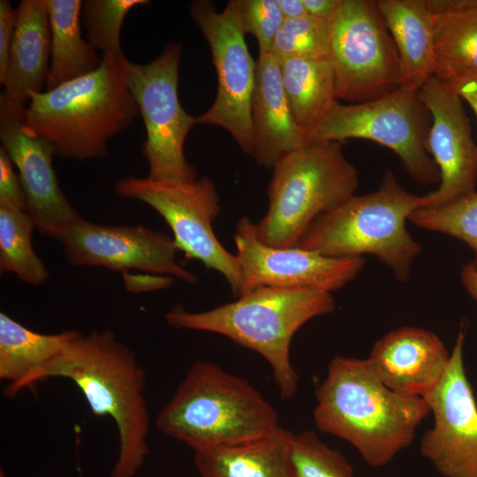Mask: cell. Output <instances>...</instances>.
<instances>
[{
    "label": "cell",
    "instance_id": "obj_1",
    "mask_svg": "<svg viewBox=\"0 0 477 477\" xmlns=\"http://www.w3.org/2000/svg\"><path fill=\"white\" fill-rule=\"evenodd\" d=\"M49 378L72 381L91 411L110 417L118 452L110 477H134L149 452L146 374L131 351L110 329L80 335L57 357L31 375L18 392Z\"/></svg>",
    "mask_w": 477,
    "mask_h": 477
},
{
    "label": "cell",
    "instance_id": "obj_2",
    "mask_svg": "<svg viewBox=\"0 0 477 477\" xmlns=\"http://www.w3.org/2000/svg\"><path fill=\"white\" fill-rule=\"evenodd\" d=\"M315 398L316 428L347 441L372 467L385 466L408 447L430 413L423 397L388 388L367 359H332Z\"/></svg>",
    "mask_w": 477,
    "mask_h": 477
},
{
    "label": "cell",
    "instance_id": "obj_3",
    "mask_svg": "<svg viewBox=\"0 0 477 477\" xmlns=\"http://www.w3.org/2000/svg\"><path fill=\"white\" fill-rule=\"evenodd\" d=\"M126 61L125 57L102 54L95 72L31 94L26 121L53 144L57 156L75 161L106 157L109 140L138 116Z\"/></svg>",
    "mask_w": 477,
    "mask_h": 477
},
{
    "label": "cell",
    "instance_id": "obj_4",
    "mask_svg": "<svg viewBox=\"0 0 477 477\" xmlns=\"http://www.w3.org/2000/svg\"><path fill=\"white\" fill-rule=\"evenodd\" d=\"M335 307L329 292L261 287L204 312L192 313L175 306L165 320L170 327L217 333L254 351L269 364L281 398L290 399L299 386L290 358L292 339L309 320L330 314Z\"/></svg>",
    "mask_w": 477,
    "mask_h": 477
},
{
    "label": "cell",
    "instance_id": "obj_5",
    "mask_svg": "<svg viewBox=\"0 0 477 477\" xmlns=\"http://www.w3.org/2000/svg\"><path fill=\"white\" fill-rule=\"evenodd\" d=\"M155 424L194 451L256 440L281 427L252 384L204 360L189 367Z\"/></svg>",
    "mask_w": 477,
    "mask_h": 477
},
{
    "label": "cell",
    "instance_id": "obj_6",
    "mask_svg": "<svg viewBox=\"0 0 477 477\" xmlns=\"http://www.w3.org/2000/svg\"><path fill=\"white\" fill-rule=\"evenodd\" d=\"M423 201L387 170L376 191L353 194L320 216L294 246L330 257L375 255L405 281L422 249L405 223Z\"/></svg>",
    "mask_w": 477,
    "mask_h": 477
},
{
    "label": "cell",
    "instance_id": "obj_7",
    "mask_svg": "<svg viewBox=\"0 0 477 477\" xmlns=\"http://www.w3.org/2000/svg\"><path fill=\"white\" fill-rule=\"evenodd\" d=\"M272 170L269 208L255 231L261 243L274 247L294 246L320 216L353 195L359 186L357 170L337 141L306 142Z\"/></svg>",
    "mask_w": 477,
    "mask_h": 477
},
{
    "label": "cell",
    "instance_id": "obj_8",
    "mask_svg": "<svg viewBox=\"0 0 477 477\" xmlns=\"http://www.w3.org/2000/svg\"><path fill=\"white\" fill-rule=\"evenodd\" d=\"M430 124V114L419 90L403 84L369 102H337L307 142L372 140L393 151L416 182L435 184L440 181L439 170L427 150Z\"/></svg>",
    "mask_w": 477,
    "mask_h": 477
},
{
    "label": "cell",
    "instance_id": "obj_9",
    "mask_svg": "<svg viewBox=\"0 0 477 477\" xmlns=\"http://www.w3.org/2000/svg\"><path fill=\"white\" fill-rule=\"evenodd\" d=\"M182 45L167 44L146 64L125 63L129 87L146 128L142 154L154 180L192 182L196 169L184 154V144L197 118L182 107L178 94Z\"/></svg>",
    "mask_w": 477,
    "mask_h": 477
},
{
    "label": "cell",
    "instance_id": "obj_10",
    "mask_svg": "<svg viewBox=\"0 0 477 477\" xmlns=\"http://www.w3.org/2000/svg\"><path fill=\"white\" fill-rule=\"evenodd\" d=\"M329 60L337 100L366 102L404 84L400 58L376 1L341 0L330 22Z\"/></svg>",
    "mask_w": 477,
    "mask_h": 477
},
{
    "label": "cell",
    "instance_id": "obj_11",
    "mask_svg": "<svg viewBox=\"0 0 477 477\" xmlns=\"http://www.w3.org/2000/svg\"><path fill=\"white\" fill-rule=\"evenodd\" d=\"M117 196L144 202L170 226L178 250L223 276L238 297L241 275L238 261L219 242L213 221L221 207L214 183L207 177L192 182L125 177L115 183Z\"/></svg>",
    "mask_w": 477,
    "mask_h": 477
},
{
    "label": "cell",
    "instance_id": "obj_12",
    "mask_svg": "<svg viewBox=\"0 0 477 477\" xmlns=\"http://www.w3.org/2000/svg\"><path fill=\"white\" fill-rule=\"evenodd\" d=\"M190 15L206 39L217 76L212 105L196 117L197 125L226 130L247 155L254 151L251 104L256 62L248 50L240 19V1L231 0L217 11L211 1H193Z\"/></svg>",
    "mask_w": 477,
    "mask_h": 477
},
{
    "label": "cell",
    "instance_id": "obj_13",
    "mask_svg": "<svg viewBox=\"0 0 477 477\" xmlns=\"http://www.w3.org/2000/svg\"><path fill=\"white\" fill-rule=\"evenodd\" d=\"M66 261L77 267H103L127 272L140 269L196 284L195 275L177 261L173 238L143 225H103L83 217L54 237Z\"/></svg>",
    "mask_w": 477,
    "mask_h": 477
},
{
    "label": "cell",
    "instance_id": "obj_14",
    "mask_svg": "<svg viewBox=\"0 0 477 477\" xmlns=\"http://www.w3.org/2000/svg\"><path fill=\"white\" fill-rule=\"evenodd\" d=\"M234 242L241 275L237 298L261 287L331 293L352 282L365 264L362 256L330 257L297 246H267L258 239L248 216L238 222Z\"/></svg>",
    "mask_w": 477,
    "mask_h": 477
},
{
    "label": "cell",
    "instance_id": "obj_15",
    "mask_svg": "<svg viewBox=\"0 0 477 477\" xmlns=\"http://www.w3.org/2000/svg\"><path fill=\"white\" fill-rule=\"evenodd\" d=\"M465 333L458 334L450 362L423 398L434 416L420 450L443 477H477V405L463 360Z\"/></svg>",
    "mask_w": 477,
    "mask_h": 477
},
{
    "label": "cell",
    "instance_id": "obj_16",
    "mask_svg": "<svg viewBox=\"0 0 477 477\" xmlns=\"http://www.w3.org/2000/svg\"><path fill=\"white\" fill-rule=\"evenodd\" d=\"M0 140L14 165L26 195V212L35 228L54 238L82 216L61 190L53 167V144L26 121V108L5 93L0 95Z\"/></svg>",
    "mask_w": 477,
    "mask_h": 477
},
{
    "label": "cell",
    "instance_id": "obj_17",
    "mask_svg": "<svg viewBox=\"0 0 477 477\" xmlns=\"http://www.w3.org/2000/svg\"><path fill=\"white\" fill-rule=\"evenodd\" d=\"M419 95L431 117L427 150L440 175L438 188L423 195L421 208H439L475 191L477 144L463 100L450 85L434 75Z\"/></svg>",
    "mask_w": 477,
    "mask_h": 477
},
{
    "label": "cell",
    "instance_id": "obj_18",
    "mask_svg": "<svg viewBox=\"0 0 477 477\" xmlns=\"http://www.w3.org/2000/svg\"><path fill=\"white\" fill-rule=\"evenodd\" d=\"M450 359L448 350L435 333L405 326L377 340L367 360L390 390L424 397L437 384Z\"/></svg>",
    "mask_w": 477,
    "mask_h": 477
},
{
    "label": "cell",
    "instance_id": "obj_19",
    "mask_svg": "<svg viewBox=\"0 0 477 477\" xmlns=\"http://www.w3.org/2000/svg\"><path fill=\"white\" fill-rule=\"evenodd\" d=\"M251 116L252 156L261 166L272 170L281 158L306 144L284 90L280 61L272 53L259 54L256 61Z\"/></svg>",
    "mask_w": 477,
    "mask_h": 477
},
{
    "label": "cell",
    "instance_id": "obj_20",
    "mask_svg": "<svg viewBox=\"0 0 477 477\" xmlns=\"http://www.w3.org/2000/svg\"><path fill=\"white\" fill-rule=\"evenodd\" d=\"M17 10L8 66L4 81V92L23 104L31 94L42 92L51 57V34L44 0H23Z\"/></svg>",
    "mask_w": 477,
    "mask_h": 477
},
{
    "label": "cell",
    "instance_id": "obj_21",
    "mask_svg": "<svg viewBox=\"0 0 477 477\" xmlns=\"http://www.w3.org/2000/svg\"><path fill=\"white\" fill-rule=\"evenodd\" d=\"M376 4L397 48L404 84L419 90L435 75L434 12L428 0H378Z\"/></svg>",
    "mask_w": 477,
    "mask_h": 477
},
{
    "label": "cell",
    "instance_id": "obj_22",
    "mask_svg": "<svg viewBox=\"0 0 477 477\" xmlns=\"http://www.w3.org/2000/svg\"><path fill=\"white\" fill-rule=\"evenodd\" d=\"M292 432L277 428L249 442L194 451L201 477H294Z\"/></svg>",
    "mask_w": 477,
    "mask_h": 477
},
{
    "label": "cell",
    "instance_id": "obj_23",
    "mask_svg": "<svg viewBox=\"0 0 477 477\" xmlns=\"http://www.w3.org/2000/svg\"><path fill=\"white\" fill-rule=\"evenodd\" d=\"M434 12L435 76L448 83L477 74V0H428Z\"/></svg>",
    "mask_w": 477,
    "mask_h": 477
},
{
    "label": "cell",
    "instance_id": "obj_24",
    "mask_svg": "<svg viewBox=\"0 0 477 477\" xmlns=\"http://www.w3.org/2000/svg\"><path fill=\"white\" fill-rule=\"evenodd\" d=\"M80 332L34 331L0 313V378L8 382L4 395L11 398L34 372L57 357Z\"/></svg>",
    "mask_w": 477,
    "mask_h": 477
},
{
    "label": "cell",
    "instance_id": "obj_25",
    "mask_svg": "<svg viewBox=\"0 0 477 477\" xmlns=\"http://www.w3.org/2000/svg\"><path fill=\"white\" fill-rule=\"evenodd\" d=\"M284 90L306 142L338 102L329 58L280 61Z\"/></svg>",
    "mask_w": 477,
    "mask_h": 477
},
{
    "label": "cell",
    "instance_id": "obj_26",
    "mask_svg": "<svg viewBox=\"0 0 477 477\" xmlns=\"http://www.w3.org/2000/svg\"><path fill=\"white\" fill-rule=\"evenodd\" d=\"M50 26L51 57L46 90L86 76L102 63L80 32V0H44Z\"/></svg>",
    "mask_w": 477,
    "mask_h": 477
},
{
    "label": "cell",
    "instance_id": "obj_27",
    "mask_svg": "<svg viewBox=\"0 0 477 477\" xmlns=\"http://www.w3.org/2000/svg\"><path fill=\"white\" fill-rule=\"evenodd\" d=\"M34 228L25 210L0 206V272L39 285L47 281L49 271L32 244Z\"/></svg>",
    "mask_w": 477,
    "mask_h": 477
},
{
    "label": "cell",
    "instance_id": "obj_28",
    "mask_svg": "<svg viewBox=\"0 0 477 477\" xmlns=\"http://www.w3.org/2000/svg\"><path fill=\"white\" fill-rule=\"evenodd\" d=\"M409 220L416 226L442 232L465 242L474 253L477 270V191L439 208H420Z\"/></svg>",
    "mask_w": 477,
    "mask_h": 477
},
{
    "label": "cell",
    "instance_id": "obj_29",
    "mask_svg": "<svg viewBox=\"0 0 477 477\" xmlns=\"http://www.w3.org/2000/svg\"><path fill=\"white\" fill-rule=\"evenodd\" d=\"M330 23L309 15L285 19L276 37L272 54L289 58H329Z\"/></svg>",
    "mask_w": 477,
    "mask_h": 477
},
{
    "label": "cell",
    "instance_id": "obj_30",
    "mask_svg": "<svg viewBox=\"0 0 477 477\" xmlns=\"http://www.w3.org/2000/svg\"><path fill=\"white\" fill-rule=\"evenodd\" d=\"M148 0H87L82 4V19L88 42L103 54L124 57L120 32L127 13Z\"/></svg>",
    "mask_w": 477,
    "mask_h": 477
},
{
    "label": "cell",
    "instance_id": "obj_31",
    "mask_svg": "<svg viewBox=\"0 0 477 477\" xmlns=\"http://www.w3.org/2000/svg\"><path fill=\"white\" fill-rule=\"evenodd\" d=\"M291 460L294 477H354L346 458L311 430L292 434Z\"/></svg>",
    "mask_w": 477,
    "mask_h": 477
},
{
    "label": "cell",
    "instance_id": "obj_32",
    "mask_svg": "<svg viewBox=\"0 0 477 477\" xmlns=\"http://www.w3.org/2000/svg\"><path fill=\"white\" fill-rule=\"evenodd\" d=\"M245 34L257 40L259 54L272 53L279 29L284 22L277 0H239Z\"/></svg>",
    "mask_w": 477,
    "mask_h": 477
},
{
    "label": "cell",
    "instance_id": "obj_33",
    "mask_svg": "<svg viewBox=\"0 0 477 477\" xmlns=\"http://www.w3.org/2000/svg\"><path fill=\"white\" fill-rule=\"evenodd\" d=\"M11 157L0 147V206L26 211V195Z\"/></svg>",
    "mask_w": 477,
    "mask_h": 477
},
{
    "label": "cell",
    "instance_id": "obj_34",
    "mask_svg": "<svg viewBox=\"0 0 477 477\" xmlns=\"http://www.w3.org/2000/svg\"><path fill=\"white\" fill-rule=\"evenodd\" d=\"M17 21V10L7 0L0 1V84L3 83Z\"/></svg>",
    "mask_w": 477,
    "mask_h": 477
},
{
    "label": "cell",
    "instance_id": "obj_35",
    "mask_svg": "<svg viewBox=\"0 0 477 477\" xmlns=\"http://www.w3.org/2000/svg\"><path fill=\"white\" fill-rule=\"evenodd\" d=\"M307 14L330 23L336 15L341 0H303Z\"/></svg>",
    "mask_w": 477,
    "mask_h": 477
},
{
    "label": "cell",
    "instance_id": "obj_36",
    "mask_svg": "<svg viewBox=\"0 0 477 477\" xmlns=\"http://www.w3.org/2000/svg\"><path fill=\"white\" fill-rule=\"evenodd\" d=\"M450 86L471 107L477 118V74L462 78Z\"/></svg>",
    "mask_w": 477,
    "mask_h": 477
},
{
    "label": "cell",
    "instance_id": "obj_37",
    "mask_svg": "<svg viewBox=\"0 0 477 477\" xmlns=\"http://www.w3.org/2000/svg\"><path fill=\"white\" fill-rule=\"evenodd\" d=\"M285 19H292L307 15L303 0H277Z\"/></svg>",
    "mask_w": 477,
    "mask_h": 477
},
{
    "label": "cell",
    "instance_id": "obj_38",
    "mask_svg": "<svg viewBox=\"0 0 477 477\" xmlns=\"http://www.w3.org/2000/svg\"><path fill=\"white\" fill-rule=\"evenodd\" d=\"M461 281L470 296L477 301V270L471 263L463 266Z\"/></svg>",
    "mask_w": 477,
    "mask_h": 477
},
{
    "label": "cell",
    "instance_id": "obj_39",
    "mask_svg": "<svg viewBox=\"0 0 477 477\" xmlns=\"http://www.w3.org/2000/svg\"><path fill=\"white\" fill-rule=\"evenodd\" d=\"M0 477H4V473H3V471H1L0 473Z\"/></svg>",
    "mask_w": 477,
    "mask_h": 477
}]
</instances>
